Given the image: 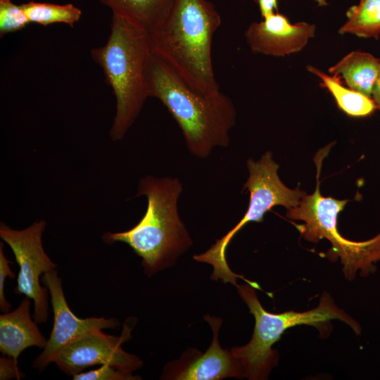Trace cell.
Returning <instances> with one entry per match:
<instances>
[{
  "label": "cell",
  "mask_w": 380,
  "mask_h": 380,
  "mask_svg": "<svg viewBox=\"0 0 380 380\" xmlns=\"http://www.w3.org/2000/svg\"><path fill=\"white\" fill-rule=\"evenodd\" d=\"M222 23L208 0H176L164 21L149 32L151 53L194 91L219 92L212 60L214 35Z\"/></svg>",
  "instance_id": "obj_1"
},
{
  "label": "cell",
  "mask_w": 380,
  "mask_h": 380,
  "mask_svg": "<svg viewBox=\"0 0 380 380\" xmlns=\"http://www.w3.org/2000/svg\"><path fill=\"white\" fill-rule=\"evenodd\" d=\"M149 97L158 99L182 130L189 151L205 159L230 143L236 120L232 101L224 93L194 91L163 61L151 53L146 71Z\"/></svg>",
  "instance_id": "obj_2"
},
{
  "label": "cell",
  "mask_w": 380,
  "mask_h": 380,
  "mask_svg": "<svg viewBox=\"0 0 380 380\" xmlns=\"http://www.w3.org/2000/svg\"><path fill=\"white\" fill-rule=\"evenodd\" d=\"M182 184L177 178L147 175L139 179L136 196L147 198V208L141 220L121 232H106L108 244L122 242L141 258L148 277L173 265L191 246L192 240L178 212Z\"/></svg>",
  "instance_id": "obj_3"
},
{
  "label": "cell",
  "mask_w": 380,
  "mask_h": 380,
  "mask_svg": "<svg viewBox=\"0 0 380 380\" xmlns=\"http://www.w3.org/2000/svg\"><path fill=\"white\" fill-rule=\"evenodd\" d=\"M151 53L149 32L115 13L106 44L91 50L115 99L109 132L114 141L124 138L149 97L146 71Z\"/></svg>",
  "instance_id": "obj_4"
},
{
  "label": "cell",
  "mask_w": 380,
  "mask_h": 380,
  "mask_svg": "<svg viewBox=\"0 0 380 380\" xmlns=\"http://www.w3.org/2000/svg\"><path fill=\"white\" fill-rule=\"evenodd\" d=\"M236 288L255 318L251 341L231 349L241 365L244 377L248 379L262 380L268 377L272 369L277 365L279 357L272 346L291 327L301 324L319 327L332 319H339L349 325L356 334L361 333L360 324L337 307L327 293L322 296L318 306L312 310L272 313L262 306L254 286L247 283L238 284Z\"/></svg>",
  "instance_id": "obj_5"
},
{
  "label": "cell",
  "mask_w": 380,
  "mask_h": 380,
  "mask_svg": "<svg viewBox=\"0 0 380 380\" xmlns=\"http://www.w3.org/2000/svg\"><path fill=\"white\" fill-rule=\"evenodd\" d=\"M331 144L319 150L314 160L317 167V185L315 191L305 195L298 205L287 209L286 216L290 220L303 221L295 224L302 237L310 242L327 239L331 244L328 255L330 259H341L345 277L353 280L358 271L367 277L376 271V262L380 261V233L370 239L354 241L343 237L338 232V215L347 200L324 197L321 194L319 176L322 160L327 156Z\"/></svg>",
  "instance_id": "obj_6"
},
{
  "label": "cell",
  "mask_w": 380,
  "mask_h": 380,
  "mask_svg": "<svg viewBox=\"0 0 380 380\" xmlns=\"http://www.w3.org/2000/svg\"><path fill=\"white\" fill-rule=\"evenodd\" d=\"M249 176L243 185L250 193L249 203L243 217L226 234L216 240L206 251L194 255L193 258L213 267L211 279L222 280L237 286L236 279H246L232 271L226 259V251L232 238L251 222H261L266 213L276 205L287 209L298 205L306 194L298 189L288 188L278 175L279 165L273 160L271 151L265 152L258 160L247 161Z\"/></svg>",
  "instance_id": "obj_7"
},
{
  "label": "cell",
  "mask_w": 380,
  "mask_h": 380,
  "mask_svg": "<svg viewBox=\"0 0 380 380\" xmlns=\"http://www.w3.org/2000/svg\"><path fill=\"white\" fill-rule=\"evenodd\" d=\"M45 227L43 220L20 230L13 229L4 222L0 224V237L11 248L19 266L14 291L33 300V317L37 323L45 322L49 317V291L41 286L39 277L57 267L43 247Z\"/></svg>",
  "instance_id": "obj_8"
},
{
  "label": "cell",
  "mask_w": 380,
  "mask_h": 380,
  "mask_svg": "<svg viewBox=\"0 0 380 380\" xmlns=\"http://www.w3.org/2000/svg\"><path fill=\"white\" fill-rule=\"evenodd\" d=\"M132 324L124 325L119 336L103 333L102 330L89 332L66 346L54 363L63 373L75 376L86 368L97 365H109L125 373L139 369L142 360L125 352L122 345L131 338Z\"/></svg>",
  "instance_id": "obj_9"
},
{
  "label": "cell",
  "mask_w": 380,
  "mask_h": 380,
  "mask_svg": "<svg viewBox=\"0 0 380 380\" xmlns=\"http://www.w3.org/2000/svg\"><path fill=\"white\" fill-rule=\"evenodd\" d=\"M42 281L51 297L54 319L46 345L32 363V367L39 372L54 362L66 346L82 336L96 330L114 329L119 325L115 318L77 317L68 306L61 279L56 270L44 273Z\"/></svg>",
  "instance_id": "obj_10"
},
{
  "label": "cell",
  "mask_w": 380,
  "mask_h": 380,
  "mask_svg": "<svg viewBox=\"0 0 380 380\" xmlns=\"http://www.w3.org/2000/svg\"><path fill=\"white\" fill-rule=\"evenodd\" d=\"M213 337L204 353L189 349L176 361L169 362L161 379L176 380H219L228 377L243 378L241 365L232 350L221 348L218 340L222 319L206 315Z\"/></svg>",
  "instance_id": "obj_11"
},
{
  "label": "cell",
  "mask_w": 380,
  "mask_h": 380,
  "mask_svg": "<svg viewBox=\"0 0 380 380\" xmlns=\"http://www.w3.org/2000/svg\"><path fill=\"white\" fill-rule=\"evenodd\" d=\"M316 26L307 22L291 23L275 12L252 23L244 33L246 42L255 53L284 57L303 50L315 35Z\"/></svg>",
  "instance_id": "obj_12"
},
{
  "label": "cell",
  "mask_w": 380,
  "mask_h": 380,
  "mask_svg": "<svg viewBox=\"0 0 380 380\" xmlns=\"http://www.w3.org/2000/svg\"><path fill=\"white\" fill-rule=\"evenodd\" d=\"M30 300L25 296L16 309L0 316V351L16 362L24 350L32 346L44 349L47 342L31 318Z\"/></svg>",
  "instance_id": "obj_13"
},
{
  "label": "cell",
  "mask_w": 380,
  "mask_h": 380,
  "mask_svg": "<svg viewBox=\"0 0 380 380\" xmlns=\"http://www.w3.org/2000/svg\"><path fill=\"white\" fill-rule=\"evenodd\" d=\"M379 69L380 58L367 52L355 51L331 66L328 72L343 79L350 89L372 98Z\"/></svg>",
  "instance_id": "obj_14"
},
{
  "label": "cell",
  "mask_w": 380,
  "mask_h": 380,
  "mask_svg": "<svg viewBox=\"0 0 380 380\" xmlns=\"http://www.w3.org/2000/svg\"><path fill=\"white\" fill-rule=\"evenodd\" d=\"M148 32L157 28L170 13L176 0H99Z\"/></svg>",
  "instance_id": "obj_15"
},
{
  "label": "cell",
  "mask_w": 380,
  "mask_h": 380,
  "mask_svg": "<svg viewBox=\"0 0 380 380\" xmlns=\"http://www.w3.org/2000/svg\"><path fill=\"white\" fill-rule=\"evenodd\" d=\"M307 70L321 80V85L330 92L338 107L348 115L367 117L377 109L371 97L343 86L340 77L327 75L310 65L307 66Z\"/></svg>",
  "instance_id": "obj_16"
},
{
  "label": "cell",
  "mask_w": 380,
  "mask_h": 380,
  "mask_svg": "<svg viewBox=\"0 0 380 380\" xmlns=\"http://www.w3.org/2000/svg\"><path fill=\"white\" fill-rule=\"evenodd\" d=\"M347 20L339 28L341 34L378 39L380 37V0H360L346 12Z\"/></svg>",
  "instance_id": "obj_17"
},
{
  "label": "cell",
  "mask_w": 380,
  "mask_h": 380,
  "mask_svg": "<svg viewBox=\"0 0 380 380\" xmlns=\"http://www.w3.org/2000/svg\"><path fill=\"white\" fill-rule=\"evenodd\" d=\"M21 6L30 23L43 26L65 23L73 27L82 16V11L72 4L60 5L31 1Z\"/></svg>",
  "instance_id": "obj_18"
},
{
  "label": "cell",
  "mask_w": 380,
  "mask_h": 380,
  "mask_svg": "<svg viewBox=\"0 0 380 380\" xmlns=\"http://www.w3.org/2000/svg\"><path fill=\"white\" fill-rule=\"evenodd\" d=\"M30 23L21 4L11 0H0V37L20 31Z\"/></svg>",
  "instance_id": "obj_19"
},
{
  "label": "cell",
  "mask_w": 380,
  "mask_h": 380,
  "mask_svg": "<svg viewBox=\"0 0 380 380\" xmlns=\"http://www.w3.org/2000/svg\"><path fill=\"white\" fill-rule=\"evenodd\" d=\"M74 380H136L140 376L120 371L109 365L86 372H80L72 376Z\"/></svg>",
  "instance_id": "obj_20"
},
{
  "label": "cell",
  "mask_w": 380,
  "mask_h": 380,
  "mask_svg": "<svg viewBox=\"0 0 380 380\" xmlns=\"http://www.w3.org/2000/svg\"><path fill=\"white\" fill-rule=\"evenodd\" d=\"M11 262L4 252V244L0 243V310L4 312H9L11 305L4 296L5 279L6 277L11 279L15 277V273L10 267Z\"/></svg>",
  "instance_id": "obj_21"
},
{
  "label": "cell",
  "mask_w": 380,
  "mask_h": 380,
  "mask_svg": "<svg viewBox=\"0 0 380 380\" xmlns=\"http://www.w3.org/2000/svg\"><path fill=\"white\" fill-rule=\"evenodd\" d=\"M16 362L13 357H0V379L7 380L16 379H20L23 377Z\"/></svg>",
  "instance_id": "obj_22"
},
{
  "label": "cell",
  "mask_w": 380,
  "mask_h": 380,
  "mask_svg": "<svg viewBox=\"0 0 380 380\" xmlns=\"http://www.w3.org/2000/svg\"><path fill=\"white\" fill-rule=\"evenodd\" d=\"M262 18L277 11V0H254Z\"/></svg>",
  "instance_id": "obj_23"
},
{
  "label": "cell",
  "mask_w": 380,
  "mask_h": 380,
  "mask_svg": "<svg viewBox=\"0 0 380 380\" xmlns=\"http://www.w3.org/2000/svg\"><path fill=\"white\" fill-rule=\"evenodd\" d=\"M372 99L374 101L376 108L380 110V69L372 89Z\"/></svg>",
  "instance_id": "obj_24"
}]
</instances>
